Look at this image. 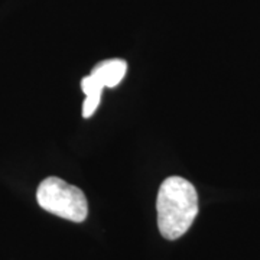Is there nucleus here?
Here are the masks:
<instances>
[{"label":"nucleus","instance_id":"nucleus-1","mask_svg":"<svg viewBox=\"0 0 260 260\" xmlns=\"http://www.w3.org/2000/svg\"><path fill=\"white\" fill-rule=\"evenodd\" d=\"M158 229L167 240L182 237L198 214V194L195 186L182 177L167 178L156 198Z\"/></svg>","mask_w":260,"mask_h":260},{"label":"nucleus","instance_id":"nucleus-2","mask_svg":"<svg viewBox=\"0 0 260 260\" xmlns=\"http://www.w3.org/2000/svg\"><path fill=\"white\" fill-rule=\"evenodd\" d=\"M37 200L45 211L74 223H83L88 214V204L83 191L61 178L44 179L38 186Z\"/></svg>","mask_w":260,"mask_h":260},{"label":"nucleus","instance_id":"nucleus-3","mask_svg":"<svg viewBox=\"0 0 260 260\" xmlns=\"http://www.w3.org/2000/svg\"><path fill=\"white\" fill-rule=\"evenodd\" d=\"M126 73H127V62L120 58H113L99 62L90 74L95 77L104 88L106 87L114 88L123 81Z\"/></svg>","mask_w":260,"mask_h":260},{"label":"nucleus","instance_id":"nucleus-4","mask_svg":"<svg viewBox=\"0 0 260 260\" xmlns=\"http://www.w3.org/2000/svg\"><path fill=\"white\" fill-rule=\"evenodd\" d=\"M81 88L85 94V100H84L83 104V117L88 119L95 113L99 104L102 102V91L104 87L95 77L90 74L83 78Z\"/></svg>","mask_w":260,"mask_h":260}]
</instances>
